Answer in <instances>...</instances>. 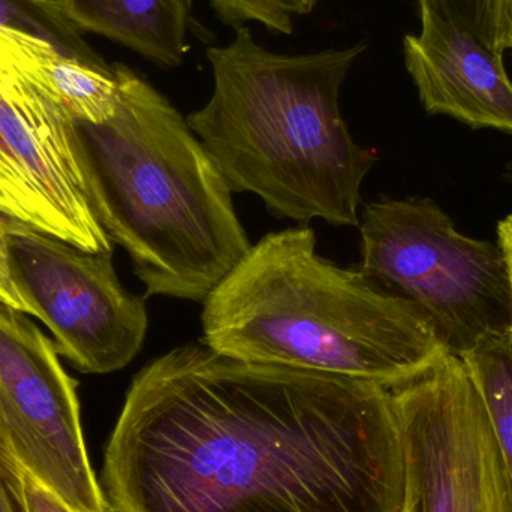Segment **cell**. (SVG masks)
I'll use <instances>...</instances> for the list:
<instances>
[{"instance_id":"cell-1","label":"cell","mask_w":512,"mask_h":512,"mask_svg":"<svg viewBox=\"0 0 512 512\" xmlns=\"http://www.w3.org/2000/svg\"><path fill=\"white\" fill-rule=\"evenodd\" d=\"M111 512H405L390 390L189 343L132 381L105 450Z\"/></svg>"},{"instance_id":"cell-2","label":"cell","mask_w":512,"mask_h":512,"mask_svg":"<svg viewBox=\"0 0 512 512\" xmlns=\"http://www.w3.org/2000/svg\"><path fill=\"white\" fill-rule=\"evenodd\" d=\"M116 114L75 122L84 192L147 295L204 301L251 249L231 188L188 120L122 63Z\"/></svg>"},{"instance_id":"cell-3","label":"cell","mask_w":512,"mask_h":512,"mask_svg":"<svg viewBox=\"0 0 512 512\" xmlns=\"http://www.w3.org/2000/svg\"><path fill=\"white\" fill-rule=\"evenodd\" d=\"M364 44L282 54L248 26L207 50L213 92L188 116L231 191L307 224L358 225L361 185L376 152L358 146L340 111V89Z\"/></svg>"},{"instance_id":"cell-4","label":"cell","mask_w":512,"mask_h":512,"mask_svg":"<svg viewBox=\"0 0 512 512\" xmlns=\"http://www.w3.org/2000/svg\"><path fill=\"white\" fill-rule=\"evenodd\" d=\"M209 348L248 363L393 390L447 349L411 301L316 254L315 234H268L204 300Z\"/></svg>"},{"instance_id":"cell-5","label":"cell","mask_w":512,"mask_h":512,"mask_svg":"<svg viewBox=\"0 0 512 512\" xmlns=\"http://www.w3.org/2000/svg\"><path fill=\"white\" fill-rule=\"evenodd\" d=\"M361 239V273L415 304L451 354L511 330L510 286L498 243L460 233L433 201L369 204Z\"/></svg>"},{"instance_id":"cell-6","label":"cell","mask_w":512,"mask_h":512,"mask_svg":"<svg viewBox=\"0 0 512 512\" xmlns=\"http://www.w3.org/2000/svg\"><path fill=\"white\" fill-rule=\"evenodd\" d=\"M406 462V512H512L483 400L459 355L390 390Z\"/></svg>"},{"instance_id":"cell-7","label":"cell","mask_w":512,"mask_h":512,"mask_svg":"<svg viewBox=\"0 0 512 512\" xmlns=\"http://www.w3.org/2000/svg\"><path fill=\"white\" fill-rule=\"evenodd\" d=\"M9 270L30 315L83 373L116 372L147 333L143 298L126 291L111 254H92L18 221H5Z\"/></svg>"},{"instance_id":"cell-8","label":"cell","mask_w":512,"mask_h":512,"mask_svg":"<svg viewBox=\"0 0 512 512\" xmlns=\"http://www.w3.org/2000/svg\"><path fill=\"white\" fill-rule=\"evenodd\" d=\"M56 343L0 304V421L24 471L80 512H111L87 456L77 382Z\"/></svg>"},{"instance_id":"cell-9","label":"cell","mask_w":512,"mask_h":512,"mask_svg":"<svg viewBox=\"0 0 512 512\" xmlns=\"http://www.w3.org/2000/svg\"><path fill=\"white\" fill-rule=\"evenodd\" d=\"M74 119L26 81L0 69V218L92 254H113L74 152Z\"/></svg>"},{"instance_id":"cell-10","label":"cell","mask_w":512,"mask_h":512,"mask_svg":"<svg viewBox=\"0 0 512 512\" xmlns=\"http://www.w3.org/2000/svg\"><path fill=\"white\" fill-rule=\"evenodd\" d=\"M421 30L403 39V56L424 110L512 135V81L504 54L481 44L426 3Z\"/></svg>"},{"instance_id":"cell-11","label":"cell","mask_w":512,"mask_h":512,"mask_svg":"<svg viewBox=\"0 0 512 512\" xmlns=\"http://www.w3.org/2000/svg\"><path fill=\"white\" fill-rule=\"evenodd\" d=\"M0 69L44 93L75 122L102 125L119 107L113 66L69 56L32 33L0 26Z\"/></svg>"},{"instance_id":"cell-12","label":"cell","mask_w":512,"mask_h":512,"mask_svg":"<svg viewBox=\"0 0 512 512\" xmlns=\"http://www.w3.org/2000/svg\"><path fill=\"white\" fill-rule=\"evenodd\" d=\"M80 32L125 45L164 68L182 65L194 0H57Z\"/></svg>"},{"instance_id":"cell-13","label":"cell","mask_w":512,"mask_h":512,"mask_svg":"<svg viewBox=\"0 0 512 512\" xmlns=\"http://www.w3.org/2000/svg\"><path fill=\"white\" fill-rule=\"evenodd\" d=\"M483 400L512 486V333L492 334L459 355Z\"/></svg>"},{"instance_id":"cell-14","label":"cell","mask_w":512,"mask_h":512,"mask_svg":"<svg viewBox=\"0 0 512 512\" xmlns=\"http://www.w3.org/2000/svg\"><path fill=\"white\" fill-rule=\"evenodd\" d=\"M0 26L32 33L84 62L107 65L62 14L57 0H0Z\"/></svg>"},{"instance_id":"cell-15","label":"cell","mask_w":512,"mask_h":512,"mask_svg":"<svg viewBox=\"0 0 512 512\" xmlns=\"http://www.w3.org/2000/svg\"><path fill=\"white\" fill-rule=\"evenodd\" d=\"M216 17L239 29L256 23L279 35H291L295 23L310 14L318 0H209Z\"/></svg>"},{"instance_id":"cell-16","label":"cell","mask_w":512,"mask_h":512,"mask_svg":"<svg viewBox=\"0 0 512 512\" xmlns=\"http://www.w3.org/2000/svg\"><path fill=\"white\" fill-rule=\"evenodd\" d=\"M498 54L502 50V0H418Z\"/></svg>"},{"instance_id":"cell-17","label":"cell","mask_w":512,"mask_h":512,"mask_svg":"<svg viewBox=\"0 0 512 512\" xmlns=\"http://www.w3.org/2000/svg\"><path fill=\"white\" fill-rule=\"evenodd\" d=\"M0 512H26L20 463L12 453L0 421Z\"/></svg>"},{"instance_id":"cell-18","label":"cell","mask_w":512,"mask_h":512,"mask_svg":"<svg viewBox=\"0 0 512 512\" xmlns=\"http://www.w3.org/2000/svg\"><path fill=\"white\" fill-rule=\"evenodd\" d=\"M21 487H23L26 512H80L66 504L59 495L39 483L23 468H21Z\"/></svg>"},{"instance_id":"cell-19","label":"cell","mask_w":512,"mask_h":512,"mask_svg":"<svg viewBox=\"0 0 512 512\" xmlns=\"http://www.w3.org/2000/svg\"><path fill=\"white\" fill-rule=\"evenodd\" d=\"M0 304L17 312L30 315L29 306L21 297L9 270L8 246H6L5 219L0 218Z\"/></svg>"},{"instance_id":"cell-20","label":"cell","mask_w":512,"mask_h":512,"mask_svg":"<svg viewBox=\"0 0 512 512\" xmlns=\"http://www.w3.org/2000/svg\"><path fill=\"white\" fill-rule=\"evenodd\" d=\"M498 246L499 249H501L502 258H504L505 270H507L512 309V213L508 215L507 218L502 219L498 224Z\"/></svg>"},{"instance_id":"cell-21","label":"cell","mask_w":512,"mask_h":512,"mask_svg":"<svg viewBox=\"0 0 512 512\" xmlns=\"http://www.w3.org/2000/svg\"><path fill=\"white\" fill-rule=\"evenodd\" d=\"M501 33L502 50H512V0H502Z\"/></svg>"},{"instance_id":"cell-22","label":"cell","mask_w":512,"mask_h":512,"mask_svg":"<svg viewBox=\"0 0 512 512\" xmlns=\"http://www.w3.org/2000/svg\"><path fill=\"white\" fill-rule=\"evenodd\" d=\"M507 177H508V179L511 180V183H512V159L507 164Z\"/></svg>"},{"instance_id":"cell-23","label":"cell","mask_w":512,"mask_h":512,"mask_svg":"<svg viewBox=\"0 0 512 512\" xmlns=\"http://www.w3.org/2000/svg\"><path fill=\"white\" fill-rule=\"evenodd\" d=\"M406 512V511H405Z\"/></svg>"}]
</instances>
